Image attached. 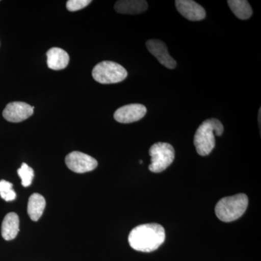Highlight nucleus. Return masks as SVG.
<instances>
[{"mask_svg": "<svg viewBox=\"0 0 261 261\" xmlns=\"http://www.w3.org/2000/svg\"><path fill=\"white\" fill-rule=\"evenodd\" d=\"M0 197L8 202L15 200L16 193L13 190V184L5 180L0 181Z\"/></svg>", "mask_w": 261, "mask_h": 261, "instance_id": "nucleus-17", "label": "nucleus"}, {"mask_svg": "<svg viewBox=\"0 0 261 261\" xmlns=\"http://www.w3.org/2000/svg\"><path fill=\"white\" fill-rule=\"evenodd\" d=\"M166 240L164 228L159 224L140 225L132 230L128 235L130 247L137 251L153 252Z\"/></svg>", "mask_w": 261, "mask_h": 261, "instance_id": "nucleus-1", "label": "nucleus"}, {"mask_svg": "<svg viewBox=\"0 0 261 261\" xmlns=\"http://www.w3.org/2000/svg\"><path fill=\"white\" fill-rule=\"evenodd\" d=\"M47 57L48 68L50 69H64L69 63V56L64 49L61 48H51L47 51Z\"/></svg>", "mask_w": 261, "mask_h": 261, "instance_id": "nucleus-12", "label": "nucleus"}, {"mask_svg": "<svg viewBox=\"0 0 261 261\" xmlns=\"http://www.w3.org/2000/svg\"><path fill=\"white\" fill-rule=\"evenodd\" d=\"M146 47L151 54L157 58L159 63L169 69H174L176 61L170 56L166 44L159 39H150L146 42Z\"/></svg>", "mask_w": 261, "mask_h": 261, "instance_id": "nucleus-9", "label": "nucleus"}, {"mask_svg": "<svg viewBox=\"0 0 261 261\" xmlns=\"http://www.w3.org/2000/svg\"><path fill=\"white\" fill-rule=\"evenodd\" d=\"M151 163L149 170L151 172L161 173L171 166L175 158L173 146L166 142H157L149 148Z\"/></svg>", "mask_w": 261, "mask_h": 261, "instance_id": "nucleus-5", "label": "nucleus"}, {"mask_svg": "<svg viewBox=\"0 0 261 261\" xmlns=\"http://www.w3.org/2000/svg\"><path fill=\"white\" fill-rule=\"evenodd\" d=\"M178 13L191 21H200L205 18V10L201 5L192 0H176L175 2Z\"/></svg>", "mask_w": 261, "mask_h": 261, "instance_id": "nucleus-10", "label": "nucleus"}, {"mask_svg": "<svg viewBox=\"0 0 261 261\" xmlns=\"http://www.w3.org/2000/svg\"><path fill=\"white\" fill-rule=\"evenodd\" d=\"M18 174L21 178V184L24 187H28L32 185L34 171L27 163H22L21 167L18 170Z\"/></svg>", "mask_w": 261, "mask_h": 261, "instance_id": "nucleus-16", "label": "nucleus"}, {"mask_svg": "<svg viewBox=\"0 0 261 261\" xmlns=\"http://www.w3.org/2000/svg\"><path fill=\"white\" fill-rule=\"evenodd\" d=\"M65 164L70 170L77 173L93 171L97 167V160L83 152L74 151L65 157Z\"/></svg>", "mask_w": 261, "mask_h": 261, "instance_id": "nucleus-6", "label": "nucleus"}, {"mask_svg": "<svg viewBox=\"0 0 261 261\" xmlns=\"http://www.w3.org/2000/svg\"><path fill=\"white\" fill-rule=\"evenodd\" d=\"M248 205V197L245 194H238L220 200L215 207L218 219L224 222H231L241 217Z\"/></svg>", "mask_w": 261, "mask_h": 261, "instance_id": "nucleus-3", "label": "nucleus"}, {"mask_svg": "<svg viewBox=\"0 0 261 261\" xmlns=\"http://www.w3.org/2000/svg\"><path fill=\"white\" fill-rule=\"evenodd\" d=\"M20 220L15 213H9L5 216L2 224V236L7 241L16 238L19 232Z\"/></svg>", "mask_w": 261, "mask_h": 261, "instance_id": "nucleus-13", "label": "nucleus"}, {"mask_svg": "<svg viewBox=\"0 0 261 261\" xmlns=\"http://www.w3.org/2000/svg\"><path fill=\"white\" fill-rule=\"evenodd\" d=\"M127 75V70L122 65L113 61L101 62L92 70L94 80L102 84L119 83L126 80Z\"/></svg>", "mask_w": 261, "mask_h": 261, "instance_id": "nucleus-4", "label": "nucleus"}, {"mask_svg": "<svg viewBox=\"0 0 261 261\" xmlns=\"http://www.w3.org/2000/svg\"><path fill=\"white\" fill-rule=\"evenodd\" d=\"M228 6L233 14L241 20H247L252 15L251 6L246 0H228Z\"/></svg>", "mask_w": 261, "mask_h": 261, "instance_id": "nucleus-15", "label": "nucleus"}, {"mask_svg": "<svg viewBox=\"0 0 261 261\" xmlns=\"http://www.w3.org/2000/svg\"><path fill=\"white\" fill-rule=\"evenodd\" d=\"M34 106L23 102H13L8 104L3 111L5 119L12 123L25 121L34 113Z\"/></svg>", "mask_w": 261, "mask_h": 261, "instance_id": "nucleus-7", "label": "nucleus"}, {"mask_svg": "<svg viewBox=\"0 0 261 261\" xmlns=\"http://www.w3.org/2000/svg\"><path fill=\"white\" fill-rule=\"evenodd\" d=\"M115 10L121 14L137 15L144 13L148 8L145 0H121L116 2Z\"/></svg>", "mask_w": 261, "mask_h": 261, "instance_id": "nucleus-11", "label": "nucleus"}, {"mask_svg": "<svg viewBox=\"0 0 261 261\" xmlns=\"http://www.w3.org/2000/svg\"><path fill=\"white\" fill-rule=\"evenodd\" d=\"M224 126L216 118H211L202 122L194 137V145L197 153L201 156L208 155L216 146V136L224 133Z\"/></svg>", "mask_w": 261, "mask_h": 261, "instance_id": "nucleus-2", "label": "nucleus"}, {"mask_svg": "<svg viewBox=\"0 0 261 261\" xmlns=\"http://www.w3.org/2000/svg\"><path fill=\"white\" fill-rule=\"evenodd\" d=\"M147 113V108L142 104H130L118 108L114 113L116 121L130 123L140 121Z\"/></svg>", "mask_w": 261, "mask_h": 261, "instance_id": "nucleus-8", "label": "nucleus"}, {"mask_svg": "<svg viewBox=\"0 0 261 261\" xmlns=\"http://www.w3.org/2000/svg\"><path fill=\"white\" fill-rule=\"evenodd\" d=\"M91 3V0H69L67 2L66 8L70 12H75L83 9L88 6Z\"/></svg>", "mask_w": 261, "mask_h": 261, "instance_id": "nucleus-18", "label": "nucleus"}, {"mask_svg": "<svg viewBox=\"0 0 261 261\" xmlns=\"http://www.w3.org/2000/svg\"><path fill=\"white\" fill-rule=\"evenodd\" d=\"M46 201L40 194L34 193L30 196L28 202V214L31 219L37 221L40 219L45 208Z\"/></svg>", "mask_w": 261, "mask_h": 261, "instance_id": "nucleus-14", "label": "nucleus"}]
</instances>
